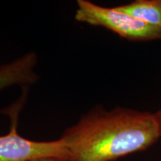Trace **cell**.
I'll return each instance as SVG.
<instances>
[{
	"instance_id": "obj_2",
	"label": "cell",
	"mask_w": 161,
	"mask_h": 161,
	"mask_svg": "<svg viewBox=\"0 0 161 161\" xmlns=\"http://www.w3.org/2000/svg\"><path fill=\"white\" fill-rule=\"evenodd\" d=\"M75 19L80 23L105 28L119 37L131 41H161V27L151 25L116 8L78 0Z\"/></svg>"
},
{
	"instance_id": "obj_3",
	"label": "cell",
	"mask_w": 161,
	"mask_h": 161,
	"mask_svg": "<svg viewBox=\"0 0 161 161\" xmlns=\"http://www.w3.org/2000/svg\"><path fill=\"white\" fill-rule=\"evenodd\" d=\"M11 130L0 136V161H32L43 158H53L68 161V153L61 139L52 141H35L26 139L17 131L19 109L12 110Z\"/></svg>"
},
{
	"instance_id": "obj_6",
	"label": "cell",
	"mask_w": 161,
	"mask_h": 161,
	"mask_svg": "<svg viewBox=\"0 0 161 161\" xmlns=\"http://www.w3.org/2000/svg\"><path fill=\"white\" fill-rule=\"evenodd\" d=\"M154 116H155L157 123H158L159 134H160V136L161 137V108L158 110V111L154 113Z\"/></svg>"
},
{
	"instance_id": "obj_7",
	"label": "cell",
	"mask_w": 161,
	"mask_h": 161,
	"mask_svg": "<svg viewBox=\"0 0 161 161\" xmlns=\"http://www.w3.org/2000/svg\"><path fill=\"white\" fill-rule=\"evenodd\" d=\"M32 161H60L58 160V159L53 158H39L36 159L35 160Z\"/></svg>"
},
{
	"instance_id": "obj_1",
	"label": "cell",
	"mask_w": 161,
	"mask_h": 161,
	"mask_svg": "<svg viewBox=\"0 0 161 161\" xmlns=\"http://www.w3.org/2000/svg\"><path fill=\"white\" fill-rule=\"evenodd\" d=\"M160 137L154 114L98 105L64 130L60 139L68 161H114L146 151Z\"/></svg>"
},
{
	"instance_id": "obj_5",
	"label": "cell",
	"mask_w": 161,
	"mask_h": 161,
	"mask_svg": "<svg viewBox=\"0 0 161 161\" xmlns=\"http://www.w3.org/2000/svg\"><path fill=\"white\" fill-rule=\"evenodd\" d=\"M116 8L151 25L161 27V0H135Z\"/></svg>"
},
{
	"instance_id": "obj_4",
	"label": "cell",
	"mask_w": 161,
	"mask_h": 161,
	"mask_svg": "<svg viewBox=\"0 0 161 161\" xmlns=\"http://www.w3.org/2000/svg\"><path fill=\"white\" fill-rule=\"evenodd\" d=\"M36 65L37 56L34 52L0 65V90L13 85H24L35 82L37 77L35 72Z\"/></svg>"
}]
</instances>
